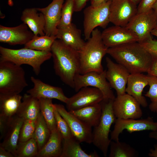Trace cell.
Instances as JSON below:
<instances>
[{
	"instance_id": "obj_1",
	"label": "cell",
	"mask_w": 157,
	"mask_h": 157,
	"mask_svg": "<svg viewBox=\"0 0 157 157\" xmlns=\"http://www.w3.org/2000/svg\"><path fill=\"white\" fill-rule=\"evenodd\" d=\"M107 54L130 74L147 72L153 59L152 55L138 42L108 48Z\"/></svg>"
},
{
	"instance_id": "obj_2",
	"label": "cell",
	"mask_w": 157,
	"mask_h": 157,
	"mask_svg": "<svg viewBox=\"0 0 157 157\" xmlns=\"http://www.w3.org/2000/svg\"><path fill=\"white\" fill-rule=\"evenodd\" d=\"M51 52L55 73L64 83L74 88L75 77L80 74L78 51L57 39L52 45Z\"/></svg>"
},
{
	"instance_id": "obj_3",
	"label": "cell",
	"mask_w": 157,
	"mask_h": 157,
	"mask_svg": "<svg viewBox=\"0 0 157 157\" xmlns=\"http://www.w3.org/2000/svg\"><path fill=\"white\" fill-rule=\"evenodd\" d=\"M108 48L103 42L101 32L98 28H95L82 48L78 51L80 61L79 73L83 74L92 71H103L102 60L107 53Z\"/></svg>"
},
{
	"instance_id": "obj_4",
	"label": "cell",
	"mask_w": 157,
	"mask_h": 157,
	"mask_svg": "<svg viewBox=\"0 0 157 157\" xmlns=\"http://www.w3.org/2000/svg\"><path fill=\"white\" fill-rule=\"evenodd\" d=\"M0 60L11 62L20 66L29 65L35 74L38 75L42 65L52 57V54L51 51H40L24 47L12 49L0 46Z\"/></svg>"
},
{
	"instance_id": "obj_5",
	"label": "cell",
	"mask_w": 157,
	"mask_h": 157,
	"mask_svg": "<svg viewBox=\"0 0 157 157\" xmlns=\"http://www.w3.org/2000/svg\"><path fill=\"white\" fill-rule=\"evenodd\" d=\"M28 85L21 66L0 60V93L19 94Z\"/></svg>"
},
{
	"instance_id": "obj_6",
	"label": "cell",
	"mask_w": 157,
	"mask_h": 157,
	"mask_svg": "<svg viewBox=\"0 0 157 157\" xmlns=\"http://www.w3.org/2000/svg\"><path fill=\"white\" fill-rule=\"evenodd\" d=\"M114 99H104L100 103L102 113L98 124L92 131V142L99 149L105 157L107 155L111 140L109 135L111 126L116 120L113 109Z\"/></svg>"
},
{
	"instance_id": "obj_7",
	"label": "cell",
	"mask_w": 157,
	"mask_h": 157,
	"mask_svg": "<svg viewBox=\"0 0 157 157\" xmlns=\"http://www.w3.org/2000/svg\"><path fill=\"white\" fill-rule=\"evenodd\" d=\"M111 1L109 0L97 6L91 5L84 10L83 26L85 40L90 37L92 32L97 27L106 28L110 22Z\"/></svg>"
},
{
	"instance_id": "obj_8",
	"label": "cell",
	"mask_w": 157,
	"mask_h": 157,
	"mask_svg": "<svg viewBox=\"0 0 157 157\" xmlns=\"http://www.w3.org/2000/svg\"><path fill=\"white\" fill-rule=\"evenodd\" d=\"M106 70H104L101 72L92 71L77 74L74 78V88L77 92L84 87H94L102 92L104 99H114L115 97L106 78Z\"/></svg>"
},
{
	"instance_id": "obj_9",
	"label": "cell",
	"mask_w": 157,
	"mask_h": 157,
	"mask_svg": "<svg viewBox=\"0 0 157 157\" xmlns=\"http://www.w3.org/2000/svg\"><path fill=\"white\" fill-rule=\"evenodd\" d=\"M157 25V17L152 9L138 13L126 27L135 33L140 43L151 35V31L156 28Z\"/></svg>"
},
{
	"instance_id": "obj_10",
	"label": "cell",
	"mask_w": 157,
	"mask_h": 157,
	"mask_svg": "<svg viewBox=\"0 0 157 157\" xmlns=\"http://www.w3.org/2000/svg\"><path fill=\"white\" fill-rule=\"evenodd\" d=\"M54 104L56 109L68 124L73 137L80 143H92V127L67 111L63 105Z\"/></svg>"
},
{
	"instance_id": "obj_11",
	"label": "cell",
	"mask_w": 157,
	"mask_h": 157,
	"mask_svg": "<svg viewBox=\"0 0 157 157\" xmlns=\"http://www.w3.org/2000/svg\"><path fill=\"white\" fill-rule=\"evenodd\" d=\"M113 109L117 118L138 119L142 115L140 104L133 97L126 93L115 97Z\"/></svg>"
},
{
	"instance_id": "obj_12",
	"label": "cell",
	"mask_w": 157,
	"mask_h": 157,
	"mask_svg": "<svg viewBox=\"0 0 157 157\" xmlns=\"http://www.w3.org/2000/svg\"><path fill=\"white\" fill-rule=\"evenodd\" d=\"M125 129L130 133L146 130L156 131L157 122H154L152 118L149 117L141 119L117 118L114 129L110 134V140L119 141L120 134Z\"/></svg>"
},
{
	"instance_id": "obj_13",
	"label": "cell",
	"mask_w": 157,
	"mask_h": 157,
	"mask_svg": "<svg viewBox=\"0 0 157 157\" xmlns=\"http://www.w3.org/2000/svg\"><path fill=\"white\" fill-rule=\"evenodd\" d=\"M138 13L137 5L130 0H111L110 22L115 25L126 26Z\"/></svg>"
},
{
	"instance_id": "obj_14",
	"label": "cell",
	"mask_w": 157,
	"mask_h": 157,
	"mask_svg": "<svg viewBox=\"0 0 157 157\" xmlns=\"http://www.w3.org/2000/svg\"><path fill=\"white\" fill-rule=\"evenodd\" d=\"M104 99L103 95L99 89L92 87H86L82 88L76 94L68 98L65 104L69 111L99 103Z\"/></svg>"
},
{
	"instance_id": "obj_15",
	"label": "cell",
	"mask_w": 157,
	"mask_h": 157,
	"mask_svg": "<svg viewBox=\"0 0 157 157\" xmlns=\"http://www.w3.org/2000/svg\"><path fill=\"white\" fill-rule=\"evenodd\" d=\"M107 70L106 76L111 88L116 91L117 95L126 93L128 79L130 74L124 66L114 62L109 58H106Z\"/></svg>"
},
{
	"instance_id": "obj_16",
	"label": "cell",
	"mask_w": 157,
	"mask_h": 157,
	"mask_svg": "<svg viewBox=\"0 0 157 157\" xmlns=\"http://www.w3.org/2000/svg\"><path fill=\"white\" fill-rule=\"evenodd\" d=\"M101 37L104 44L108 48L138 42L137 35L126 26L115 25L105 28L101 32Z\"/></svg>"
},
{
	"instance_id": "obj_17",
	"label": "cell",
	"mask_w": 157,
	"mask_h": 157,
	"mask_svg": "<svg viewBox=\"0 0 157 157\" xmlns=\"http://www.w3.org/2000/svg\"><path fill=\"white\" fill-rule=\"evenodd\" d=\"M23 23L13 27L0 25V42L11 45H25L35 35Z\"/></svg>"
},
{
	"instance_id": "obj_18",
	"label": "cell",
	"mask_w": 157,
	"mask_h": 157,
	"mask_svg": "<svg viewBox=\"0 0 157 157\" xmlns=\"http://www.w3.org/2000/svg\"><path fill=\"white\" fill-rule=\"evenodd\" d=\"M64 0H53L47 7L37 8L42 13L45 20L44 33L48 36H56L61 17V10Z\"/></svg>"
},
{
	"instance_id": "obj_19",
	"label": "cell",
	"mask_w": 157,
	"mask_h": 157,
	"mask_svg": "<svg viewBox=\"0 0 157 157\" xmlns=\"http://www.w3.org/2000/svg\"><path fill=\"white\" fill-rule=\"evenodd\" d=\"M31 81L33 87L27 91V92L38 99L41 98L55 99L66 103L68 98L64 94L60 87L46 83L32 76Z\"/></svg>"
},
{
	"instance_id": "obj_20",
	"label": "cell",
	"mask_w": 157,
	"mask_h": 157,
	"mask_svg": "<svg viewBox=\"0 0 157 157\" xmlns=\"http://www.w3.org/2000/svg\"><path fill=\"white\" fill-rule=\"evenodd\" d=\"M148 85L147 75L143 73L130 74L128 80L126 92L133 97L140 106L145 108L148 104L146 98L142 95L144 88Z\"/></svg>"
},
{
	"instance_id": "obj_21",
	"label": "cell",
	"mask_w": 157,
	"mask_h": 157,
	"mask_svg": "<svg viewBox=\"0 0 157 157\" xmlns=\"http://www.w3.org/2000/svg\"><path fill=\"white\" fill-rule=\"evenodd\" d=\"M37 8H26L22 12L21 19L35 35H45V20L43 14Z\"/></svg>"
},
{
	"instance_id": "obj_22",
	"label": "cell",
	"mask_w": 157,
	"mask_h": 157,
	"mask_svg": "<svg viewBox=\"0 0 157 157\" xmlns=\"http://www.w3.org/2000/svg\"><path fill=\"white\" fill-rule=\"evenodd\" d=\"M56 36L57 39L78 51L82 48L85 43L82 38L81 30L72 23L69 26L58 28Z\"/></svg>"
},
{
	"instance_id": "obj_23",
	"label": "cell",
	"mask_w": 157,
	"mask_h": 157,
	"mask_svg": "<svg viewBox=\"0 0 157 157\" xmlns=\"http://www.w3.org/2000/svg\"><path fill=\"white\" fill-rule=\"evenodd\" d=\"M24 120L17 115L13 116L3 140L0 143V145L11 152L14 156L19 141L20 129Z\"/></svg>"
},
{
	"instance_id": "obj_24",
	"label": "cell",
	"mask_w": 157,
	"mask_h": 157,
	"mask_svg": "<svg viewBox=\"0 0 157 157\" xmlns=\"http://www.w3.org/2000/svg\"><path fill=\"white\" fill-rule=\"evenodd\" d=\"M16 115L24 119L36 120L41 113L39 99L25 94Z\"/></svg>"
},
{
	"instance_id": "obj_25",
	"label": "cell",
	"mask_w": 157,
	"mask_h": 157,
	"mask_svg": "<svg viewBox=\"0 0 157 157\" xmlns=\"http://www.w3.org/2000/svg\"><path fill=\"white\" fill-rule=\"evenodd\" d=\"M63 138L58 129L51 131L50 136L43 147L39 151L37 157H60Z\"/></svg>"
},
{
	"instance_id": "obj_26",
	"label": "cell",
	"mask_w": 157,
	"mask_h": 157,
	"mask_svg": "<svg viewBox=\"0 0 157 157\" xmlns=\"http://www.w3.org/2000/svg\"><path fill=\"white\" fill-rule=\"evenodd\" d=\"M69 112L85 124L94 127L99 123L102 110L99 103Z\"/></svg>"
},
{
	"instance_id": "obj_27",
	"label": "cell",
	"mask_w": 157,
	"mask_h": 157,
	"mask_svg": "<svg viewBox=\"0 0 157 157\" xmlns=\"http://www.w3.org/2000/svg\"><path fill=\"white\" fill-rule=\"evenodd\" d=\"M22 98L19 94L0 93V115L8 117L16 115Z\"/></svg>"
},
{
	"instance_id": "obj_28",
	"label": "cell",
	"mask_w": 157,
	"mask_h": 157,
	"mask_svg": "<svg viewBox=\"0 0 157 157\" xmlns=\"http://www.w3.org/2000/svg\"><path fill=\"white\" fill-rule=\"evenodd\" d=\"M81 143L74 137L63 139V149L60 157H98L99 156L94 151L87 154L82 149Z\"/></svg>"
},
{
	"instance_id": "obj_29",
	"label": "cell",
	"mask_w": 157,
	"mask_h": 157,
	"mask_svg": "<svg viewBox=\"0 0 157 157\" xmlns=\"http://www.w3.org/2000/svg\"><path fill=\"white\" fill-rule=\"evenodd\" d=\"M57 39L56 36L35 35L24 45V47L40 51H51L52 45Z\"/></svg>"
},
{
	"instance_id": "obj_30",
	"label": "cell",
	"mask_w": 157,
	"mask_h": 157,
	"mask_svg": "<svg viewBox=\"0 0 157 157\" xmlns=\"http://www.w3.org/2000/svg\"><path fill=\"white\" fill-rule=\"evenodd\" d=\"M51 133L47 123L41 113L36 120V123L33 138L37 144L39 151L47 141Z\"/></svg>"
},
{
	"instance_id": "obj_31",
	"label": "cell",
	"mask_w": 157,
	"mask_h": 157,
	"mask_svg": "<svg viewBox=\"0 0 157 157\" xmlns=\"http://www.w3.org/2000/svg\"><path fill=\"white\" fill-rule=\"evenodd\" d=\"M39 99L41 113L51 132L57 129L54 113V104L52 99L41 98Z\"/></svg>"
},
{
	"instance_id": "obj_32",
	"label": "cell",
	"mask_w": 157,
	"mask_h": 157,
	"mask_svg": "<svg viewBox=\"0 0 157 157\" xmlns=\"http://www.w3.org/2000/svg\"><path fill=\"white\" fill-rule=\"evenodd\" d=\"M110 146L109 157H136L138 156L135 149L125 142L111 140Z\"/></svg>"
},
{
	"instance_id": "obj_33",
	"label": "cell",
	"mask_w": 157,
	"mask_h": 157,
	"mask_svg": "<svg viewBox=\"0 0 157 157\" xmlns=\"http://www.w3.org/2000/svg\"><path fill=\"white\" fill-rule=\"evenodd\" d=\"M39 151L35 140L32 138L24 142H18L14 154L15 157H37Z\"/></svg>"
},
{
	"instance_id": "obj_34",
	"label": "cell",
	"mask_w": 157,
	"mask_h": 157,
	"mask_svg": "<svg viewBox=\"0 0 157 157\" xmlns=\"http://www.w3.org/2000/svg\"><path fill=\"white\" fill-rule=\"evenodd\" d=\"M74 12L72 0H66L62 8L61 17L58 28L66 27L72 24V18Z\"/></svg>"
},
{
	"instance_id": "obj_35",
	"label": "cell",
	"mask_w": 157,
	"mask_h": 157,
	"mask_svg": "<svg viewBox=\"0 0 157 157\" xmlns=\"http://www.w3.org/2000/svg\"><path fill=\"white\" fill-rule=\"evenodd\" d=\"M36 120L24 119L20 129L18 142L26 141L33 138Z\"/></svg>"
},
{
	"instance_id": "obj_36",
	"label": "cell",
	"mask_w": 157,
	"mask_h": 157,
	"mask_svg": "<svg viewBox=\"0 0 157 157\" xmlns=\"http://www.w3.org/2000/svg\"><path fill=\"white\" fill-rule=\"evenodd\" d=\"M54 113L57 128L61 134L63 139H67L73 137L68 124L55 107Z\"/></svg>"
},
{
	"instance_id": "obj_37",
	"label": "cell",
	"mask_w": 157,
	"mask_h": 157,
	"mask_svg": "<svg viewBox=\"0 0 157 157\" xmlns=\"http://www.w3.org/2000/svg\"><path fill=\"white\" fill-rule=\"evenodd\" d=\"M147 75L148 85L149 86V90L145 96L149 98L152 102H157V77L148 74Z\"/></svg>"
},
{
	"instance_id": "obj_38",
	"label": "cell",
	"mask_w": 157,
	"mask_h": 157,
	"mask_svg": "<svg viewBox=\"0 0 157 157\" xmlns=\"http://www.w3.org/2000/svg\"><path fill=\"white\" fill-rule=\"evenodd\" d=\"M140 43L152 56L157 57V40L153 39L151 35Z\"/></svg>"
},
{
	"instance_id": "obj_39",
	"label": "cell",
	"mask_w": 157,
	"mask_h": 157,
	"mask_svg": "<svg viewBox=\"0 0 157 157\" xmlns=\"http://www.w3.org/2000/svg\"><path fill=\"white\" fill-rule=\"evenodd\" d=\"M12 117L0 115V140L5 137L10 126Z\"/></svg>"
},
{
	"instance_id": "obj_40",
	"label": "cell",
	"mask_w": 157,
	"mask_h": 157,
	"mask_svg": "<svg viewBox=\"0 0 157 157\" xmlns=\"http://www.w3.org/2000/svg\"><path fill=\"white\" fill-rule=\"evenodd\" d=\"M157 0H141L137 6L138 13L146 11L152 9Z\"/></svg>"
},
{
	"instance_id": "obj_41",
	"label": "cell",
	"mask_w": 157,
	"mask_h": 157,
	"mask_svg": "<svg viewBox=\"0 0 157 157\" xmlns=\"http://www.w3.org/2000/svg\"><path fill=\"white\" fill-rule=\"evenodd\" d=\"M74 4V12L81 11L85 6L88 0H72Z\"/></svg>"
},
{
	"instance_id": "obj_42",
	"label": "cell",
	"mask_w": 157,
	"mask_h": 157,
	"mask_svg": "<svg viewBox=\"0 0 157 157\" xmlns=\"http://www.w3.org/2000/svg\"><path fill=\"white\" fill-rule=\"evenodd\" d=\"M152 56V62L147 73L148 74L157 77V57Z\"/></svg>"
},
{
	"instance_id": "obj_43",
	"label": "cell",
	"mask_w": 157,
	"mask_h": 157,
	"mask_svg": "<svg viewBox=\"0 0 157 157\" xmlns=\"http://www.w3.org/2000/svg\"><path fill=\"white\" fill-rule=\"evenodd\" d=\"M0 157H14V156L11 152L0 145Z\"/></svg>"
},
{
	"instance_id": "obj_44",
	"label": "cell",
	"mask_w": 157,
	"mask_h": 157,
	"mask_svg": "<svg viewBox=\"0 0 157 157\" xmlns=\"http://www.w3.org/2000/svg\"><path fill=\"white\" fill-rule=\"evenodd\" d=\"M110 0H90L91 5L97 6Z\"/></svg>"
},
{
	"instance_id": "obj_45",
	"label": "cell",
	"mask_w": 157,
	"mask_h": 157,
	"mask_svg": "<svg viewBox=\"0 0 157 157\" xmlns=\"http://www.w3.org/2000/svg\"><path fill=\"white\" fill-rule=\"evenodd\" d=\"M154 149H151L148 156L150 157H157V144L154 146Z\"/></svg>"
},
{
	"instance_id": "obj_46",
	"label": "cell",
	"mask_w": 157,
	"mask_h": 157,
	"mask_svg": "<svg viewBox=\"0 0 157 157\" xmlns=\"http://www.w3.org/2000/svg\"><path fill=\"white\" fill-rule=\"evenodd\" d=\"M149 108L151 111L157 114V102H151L149 105Z\"/></svg>"
},
{
	"instance_id": "obj_47",
	"label": "cell",
	"mask_w": 157,
	"mask_h": 157,
	"mask_svg": "<svg viewBox=\"0 0 157 157\" xmlns=\"http://www.w3.org/2000/svg\"><path fill=\"white\" fill-rule=\"evenodd\" d=\"M149 137L157 141V131H152L149 134Z\"/></svg>"
},
{
	"instance_id": "obj_48",
	"label": "cell",
	"mask_w": 157,
	"mask_h": 157,
	"mask_svg": "<svg viewBox=\"0 0 157 157\" xmlns=\"http://www.w3.org/2000/svg\"><path fill=\"white\" fill-rule=\"evenodd\" d=\"M152 9L154 11V12L157 17V1L153 6Z\"/></svg>"
},
{
	"instance_id": "obj_49",
	"label": "cell",
	"mask_w": 157,
	"mask_h": 157,
	"mask_svg": "<svg viewBox=\"0 0 157 157\" xmlns=\"http://www.w3.org/2000/svg\"><path fill=\"white\" fill-rule=\"evenodd\" d=\"M151 34L157 37V28H155L151 32Z\"/></svg>"
},
{
	"instance_id": "obj_50",
	"label": "cell",
	"mask_w": 157,
	"mask_h": 157,
	"mask_svg": "<svg viewBox=\"0 0 157 157\" xmlns=\"http://www.w3.org/2000/svg\"><path fill=\"white\" fill-rule=\"evenodd\" d=\"M134 3L137 5L139 4L141 0H130Z\"/></svg>"
},
{
	"instance_id": "obj_51",
	"label": "cell",
	"mask_w": 157,
	"mask_h": 157,
	"mask_svg": "<svg viewBox=\"0 0 157 157\" xmlns=\"http://www.w3.org/2000/svg\"><path fill=\"white\" fill-rule=\"evenodd\" d=\"M156 28H157V25Z\"/></svg>"
}]
</instances>
